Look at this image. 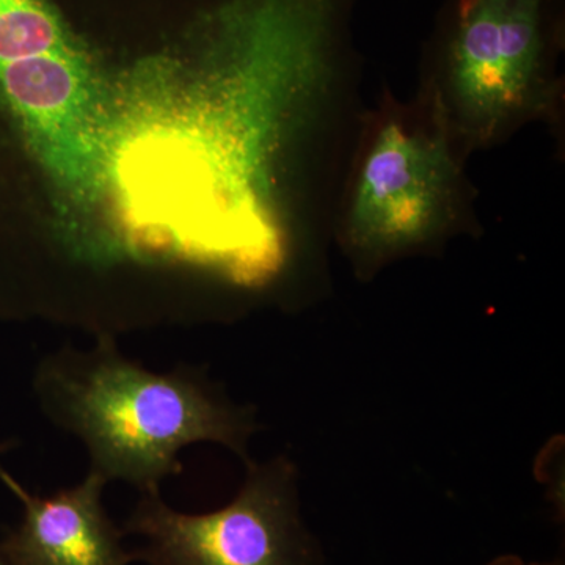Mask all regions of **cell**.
<instances>
[{"instance_id": "cell-1", "label": "cell", "mask_w": 565, "mask_h": 565, "mask_svg": "<svg viewBox=\"0 0 565 565\" xmlns=\"http://www.w3.org/2000/svg\"><path fill=\"white\" fill-rule=\"evenodd\" d=\"M36 393L47 416L82 438L93 473L159 492L178 475L184 446L212 441L250 462L255 408L233 403L200 371L156 374L126 360L111 341L95 351H62L41 364Z\"/></svg>"}, {"instance_id": "cell-2", "label": "cell", "mask_w": 565, "mask_h": 565, "mask_svg": "<svg viewBox=\"0 0 565 565\" xmlns=\"http://www.w3.org/2000/svg\"><path fill=\"white\" fill-rule=\"evenodd\" d=\"M468 159L418 92L401 102L385 90L364 111L334 212V239L356 280L481 233Z\"/></svg>"}, {"instance_id": "cell-3", "label": "cell", "mask_w": 565, "mask_h": 565, "mask_svg": "<svg viewBox=\"0 0 565 565\" xmlns=\"http://www.w3.org/2000/svg\"><path fill=\"white\" fill-rule=\"evenodd\" d=\"M565 0H444L418 93L470 158L531 122L563 125Z\"/></svg>"}, {"instance_id": "cell-4", "label": "cell", "mask_w": 565, "mask_h": 565, "mask_svg": "<svg viewBox=\"0 0 565 565\" xmlns=\"http://www.w3.org/2000/svg\"><path fill=\"white\" fill-rule=\"evenodd\" d=\"M232 503L210 514H182L161 494L143 493L125 525L145 545L148 565H322L321 545L300 512L299 475L289 457L248 462Z\"/></svg>"}, {"instance_id": "cell-5", "label": "cell", "mask_w": 565, "mask_h": 565, "mask_svg": "<svg viewBox=\"0 0 565 565\" xmlns=\"http://www.w3.org/2000/svg\"><path fill=\"white\" fill-rule=\"evenodd\" d=\"M106 481L93 473L79 486L51 497L20 498L24 519L0 542L7 565H129L134 552L122 546L118 530L103 505Z\"/></svg>"}, {"instance_id": "cell-6", "label": "cell", "mask_w": 565, "mask_h": 565, "mask_svg": "<svg viewBox=\"0 0 565 565\" xmlns=\"http://www.w3.org/2000/svg\"><path fill=\"white\" fill-rule=\"evenodd\" d=\"M487 565H564L563 561H553V563H525V561L520 559L519 556L514 555H503L494 557L493 561H490Z\"/></svg>"}, {"instance_id": "cell-7", "label": "cell", "mask_w": 565, "mask_h": 565, "mask_svg": "<svg viewBox=\"0 0 565 565\" xmlns=\"http://www.w3.org/2000/svg\"><path fill=\"white\" fill-rule=\"evenodd\" d=\"M6 448V445H0V451H3V449ZM0 479H2L3 482H6V486L9 487L11 492L17 494L18 498H21L22 493L25 492V489H22V487L18 484V482L14 481V479L11 478L10 475H7L6 471L2 470V467H0Z\"/></svg>"}, {"instance_id": "cell-8", "label": "cell", "mask_w": 565, "mask_h": 565, "mask_svg": "<svg viewBox=\"0 0 565 565\" xmlns=\"http://www.w3.org/2000/svg\"><path fill=\"white\" fill-rule=\"evenodd\" d=\"M0 565H7L6 559H3L2 553H0Z\"/></svg>"}]
</instances>
